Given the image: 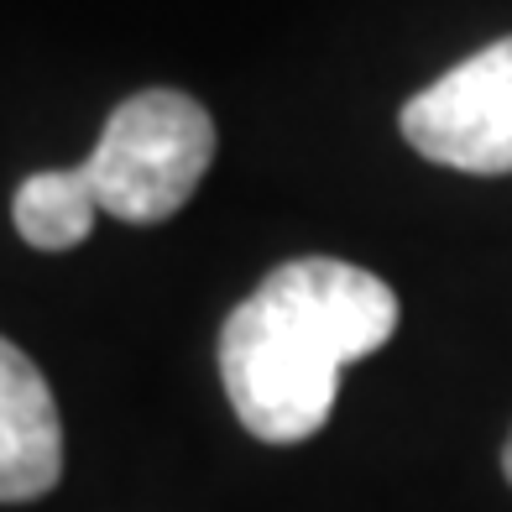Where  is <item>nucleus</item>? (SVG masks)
I'll use <instances>...</instances> for the list:
<instances>
[{
  "label": "nucleus",
  "instance_id": "1",
  "mask_svg": "<svg viewBox=\"0 0 512 512\" xmlns=\"http://www.w3.org/2000/svg\"><path fill=\"white\" fill-rule=\"evenodd\" d=\"M398 335V293L340 256L272 267L220 330V382L251 439L304 445L335 413L340 371Z\"/></svg>",
  "mask_w": 512,
  "mask_h": 512
},
{
  "label": "nucleus",
  "instance_id": "2",
  "mask_svg": "<svg viewBox=\"0 0 512 512\" xmlns=\"http://www.w3.org/2000/svg\"><path fill=\"white\" fill-rule=\"evenodd\" d=\"M209 162H215L209 110L183 89H142L110 110L79 173L100 215H115L126 225H157L194 199Z\"/></svg>",
  "mask_w": 512,
  "mask_h": 512
},
{
  "label": "nucleus",
  "instance_id": "3",
  "mask_svg": "<svg viewBox=\"0 0 512 512\" xmlns=\"http://www.w3.org/2000/svg\"><path fill=\"white\" fill-rule=\"evenodd\" d=\"M403 142L455 173H512V37L439 74L398 115Z\"/></svg>",
  "mask_w": 512,
  "mask_h": 512
},
{
  "label": "nucleus",
  "instance_id": "4",
  "mask_svg": "<svg viewBox=\"0 0 512 512\" xmlns=\"http://www.w3.org/2000/svg\"><path fill=\"white\" fill-rule=\"evenodd\" d=\"M63 476V424L42 366L0 335V502H37Z\"/></svg>",
  "mask_w": 512,
  "mask_h": 512
},
{
  "label": "nucleus",
  "instance_id": "5",
  "mask_svg": "<svg viewBox=\"0 0 512 512\" xmlns=\"http://www.w3.org/2000/svg\"><path fill=\"white\" fill-rule=\"evenodd\" d=\"M95 215L100 204L79 168H37L11 194V220L32 251H74L79 241H89Z\"/></svg>",
  "mask_w": 512,
  "mask_h": 512
},
{
  "label": "nucleus",
  "instance_id": "6",
  "mask_svg": "<svg viewBox=\"0 0 512 512\" xmlns=\"http://www.w3.org/2000/svg\"><path fill=\"white\" fill-rule=\"evenodd\" d=\"M502 476H507V486H512V434H507V450H502Z\"/></svg>",
  "mask_w": 512,
  "mask_h": 512
}]
</instances>
